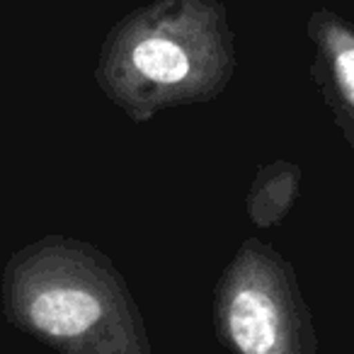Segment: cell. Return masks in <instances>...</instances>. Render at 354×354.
Segmentation results:
<instances>
[{"label": "cell", "mask_w": 354, "mask_h": 354, "mask_svg": "<svg viewBox=\"0 0 354 354\" xmlns=\"http://www.w3.org/2000/svg\"><path fill=\"white\" fill-rule=\"evenodd\" d=\"M10 315L61 354H153L141 323L100 281L41 277L12 291Z\"/></svg>", "instance_id": "cell-1"}, {"label": "cell", "mask_w": 354, "mask_h": 354, "mask_svg": "<svg viewBox=\"0 0 354 354\" xmlns=\"http://www.w3.org/2000/svg\"><path fill=\"white\" fill-rule=\"evenodd\" d=\"M218 333L233 354H318L294 277L270 257H250L238 267L218 306Z\"/></svg>", "instance_id": "cell-2"}, {"label": "cell", "mask_w": 354, "mask_h": 354, "mask_svg": "<svg viewBox=\"0 0 354 354\" xmlns=\"http://www.w3.org/2000/svg\"><path fill=\"white\" fill-rule=\"evenodd\" d=\"M318 44V78L325 100L354 148V25L335 12H315L310 25Z\"/></svg>", "instance_id": "cell-3"}, {"label": "cell", "mask_w": 354, "mask_h": 354, "mask_svg": "<svg viewBox=\"0 0 354 354\" xmlns=\"http://www.w3.org/2000/svg\"><path fill=\"white\" fill-rule=\"evenodd\" d=\"M133 66L158 83H177L189 73V59L175 41L146 39L133 49Z\"/></svg>", "instance_id": "cell-4"}]
</instances>
